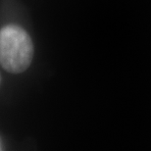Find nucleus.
I'll list each match as a JSON object with an SVG mask.
<instances>
[{"mask_svg":"<svg viewBox=\"0 0 151 151\" xmlns=\"http://www.w3.org/2000/svg\"><path fill=\"white\" fill-rule=\"evenodd\" d=\"M34 45L25 29L9 25L0 29V64L12 74H20L29 67Z\"/></svg>","mask_w":151,"mask_h":151,"instance_id":"1","label":"nucleus"},{"mask_svg":"<svg viewBox=\"0 0 151 151\" xmlns=\"http://www.w3.org/2000/svg\"><path fill=\"white\" fill-rule=\"evenodd\" d=\"M0 150H2V143H1V140H0Z\"/></svg>","mask_w":151,"mask_h":151,"instance_id":"2","label":"nucleus"}]
</instances>
